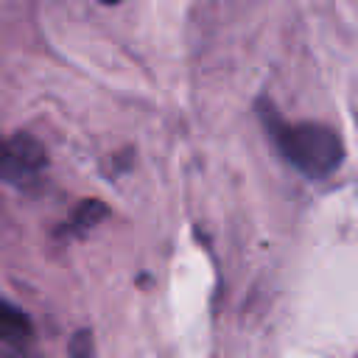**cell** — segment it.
<instances>
[{"label":"cell","instance_id":"1","mask_svg":"<svg viewBox=\"0 0 358 358\" xmlns=\"http://www.w3.org/2000/svg\"><path fill=\"white\" fill-rule=\"evenodd\" d=\"M260 123L280 157L308 179H327L344 159L338 134L322 123H288L268 101L257 103Z\"/></svg>","mask_w":358,"mask_h":358},{"label":"cell","instance_id":"2","mask_svg":"<svg viewBox=\"0 0 358 358\" xmlns=\"http://www.w3.org/2000/svg\"><path fill=\"white\" fill-rule=\"evenodd\" d=\"M3 182L11 185V187H34L42 176V171L48 168V154H45V145L25 134V131H17L6 140L3 145Z\"/></svg>","mask_w":358,"mask_h":358},{"label":"cell","instance_id":"4","mask_svg":"<svg viewBox=\"0 0 358 358\" xmlns=\"http://www.w3.org/2000/svg\"><path fill=\"white\" fill-rule=\"evenodd\" d=\"M106 218V204H101V201H81L78 207H76V213H73V218H70V224H64L62 229H59V235H87L95 224H101Z\"/></svg>","mask_w":358,"mask_h":358},{"label":"cell","instance_id":"3","mask_svg":"<svg viewBox=\"0 0 358 358\" xmlns=\"http://www.w3.org/2000/svg\"><path fill=\"white\" fill-rule=\"evenodd\" d=\"M34 344V327L28 313L14 308L8 299L0 302V352L3 358H25Z\"/></svg>","mask_w":358,"mask_h":358},{"label":"cell","instance_id":"6","mask_svg":"<svg viewBox=\"0 0 358 358\" xmlns=\"http://www.w3.org/2000/svg\"><path fill=\"white\" fill-rule=\"evenodd\" d=\"M98 3H103V6H115V3H120V0H98Z\"/></svg>","mask_w":358,"mask_h":358},{"label":"cell","instance_id":"5","mask_svg":"<svg viewBox=\"0 0 358 358\" xmlns=\"http://www.w3.org/2000/svg\"><path fill=\"white\" fill-rule=\"evenodd\" d=\"M70 358H95V338H92V330L81 327L70 336Z\"/></svg>","mask_w":358,"mask_h":358}]
</instances>
